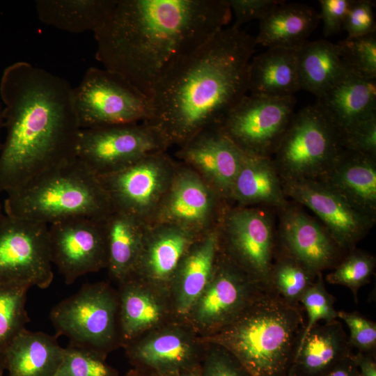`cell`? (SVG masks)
I'll use <instances>...</instances> for the list:
<instances>
[{
	"label": "cell",
	"mask_w": 376,
	"mask_h": 376,
	"mask_svg": "<svg viewBox=\"0 0 376 376\" xmlns=\"http://www.w3.org/2000/svg\"><path fill=\"white\" fill-rule=\"evenodd\" d=\"M230 19L227 0H117L94 33L95 58L149 96L171 68Z\"/></svg>",
	"instance_id": "1"
},
{
	"label": "cell",
	"mask_w": 376,
	"mask_h": 376,
	"mask_svg": "<svg viewBox=\"0 0 376 376\" xmlns=\"http://www.w3.org/2000/svg\"><path fill=\"white\" fill-rule=\"evenodd\" d=\"M0 97L6 130L0 193L17 191L77 159L81 127L67 80L17 61L2 73Z\"/></svg>",
	"instance_id": "2"
},
{
	"label": "cell",
	"mask_w": 376,
	"mask_h": 376,
	"mask_svg": "<svg viewBox=\"0 0 376 376\" xmlns=\"http://www.w3.org/2000/svg\"><path fill=\"white\" fill-rule=\"evenodd\" d=\"M256 46L254 37L234 24L219 31L153 86L147 123L178 146L205 128L219 127L249 92Z\"/></svg>",
	"instance_id": "3"
},
{
	"label": "cell",
	"mask_w": 376,
	"mask_h": 376,
	"mask_svg": "<svg viewBox=\"0 0 376 376\" xmlns=\"http://www.w3.org/2000/svg\"><path fill=\"white\" fill-rule=\"evenodd\" d=\"M304 327L299 307L268 288L207 340L229 352L251 376H285Z\"/></svg>",
	"instance_id": "4"
},
{
	"label": "cell",
	"mask_w": 376,
	"mask_h": 376,
	"mask_svg": "<svg viewBox=\"0 0 376 376\" xmlns=\"http://www.w3.org/2000/svg\"><path fill=\"white\" fill-rule=\"evenodd\" d=\"M5 214L51 224L70 218H102L111 210L97 177L77 159L9 193Z\"/></svg>",
	"instance_id": "5"
},
{
	"label": "cell",
	"mask_w": 376,
	"mask_h": 376,
	"mask_svg": "<svg viewBox=\"0 0 376 376\" xmlns=\"http://www.w3.org/2000/svg\"><path fill=\"white\" fill-rule=\"evenodd\" d=\"M56 336L103 357L121 345L118 294L104 282L85 283L51 310Z\"/></svg>",
	"instance_id": "6"
},
{
	"label": "cell",
	"mask_w": 376,
	"mask_h": 376,
	"mask_svg": "<svg viewBox=\"0 0 376 376\" xmlns=\"http://www.w3.org/2000/svg\"><path fill=\"white\" fill-rule=\"evenodd\" d=\"M343 150L338 130L315 104L294 113L272 159L282 180H318Z\"/></svg>",
	"instance_id": "7"
},
{
	"label": "cell",
	"mask_w": 376,
	"mask_h": 376,
	"mask_svg": "<svg viewBox=\"0 0 376 376\" xmlns=\"http://www.w3.org/2000/svg\"><path fill=\"white\" fill-rule=\"evenodd\" d=\"M81 129L147 123L150 98L116 72L91 67L74 88Z\"/></svg>",
	"instance_id": "8"
},
{
	"label": "cell",
	"mask_w": 376,
	"mask_h": 376,
	"mask_svg": "<svg viewBox=\"0 0 376 376\" xmlns=\"http://www.w3.org/2000/svg\"><path fill=\"white\" fill-rule=\"evenodd\" d=\"M267 208L228 205L219 235L221 252L256 282L269 288L276 231L274 214Z\"/></svg>",
	"instance_id": "9"
},
{
	"label": "cell",
	"mask_w": 376,
	"mask_h": 376,
	"mask_svg": "<svg viewBox=\"0 0 376 376\" xmlns=\"http://www.w3.org/2000/svg\"><path fill=\"white\" fill-rule=\"evenodd\" d=\"M171 146L157 127L147 123L81 129L77 159L96 176L119 171Z\"/></svg>",
	"instance_id": "10"
},
{
	"label": "cell",
	"mask_w": 376,
	"mask_h": 376,
	"mask_svg": "<svg viewBox=\"0 0 376 376\" xmlns=\"http://www.w3.org/2000/svg\"><path fill=\"white\" fill-rule=\"evenodd\" d=\"M177 164L166 151L160 152L116 172L97 177L113 210L127 213L148 225L169 188Z\"/></svg>",
	"instance_id": "11"
},
{
	"label": "cell",
	"mask_w": 376,
	"mask_h": 376,
	"mask_svg": "<svg viewBox=\"0 0 376 376\" xmlns=\"http://www.w3.org/2000/svg\"><path fill=\"white\" fill-rule=\"evenodd\" d=\"M48 225L4 214L0 219V285L41 289L54 279Z\"/></svg>",
	"instance_id": "12"
},
{
	"label": "cell",
	"mask_w": 376,
	"mask_h": 376,
	"mask_svg": "<svg viewBox=\"0 0 376 376\" xmlns=\"http://www.w3.org/2000/svg\"><path fill=\"white\" fill-rule=\"evenodd\" d=\"M295 105L294 95H246L219 128L244 153L272 157L295 113Z\"/></svg>",
	"instance_id": "13"
},
{
	"label": "cell",
	"mask_w": 376,
	"mask_h": 376,
	"mask_svg": "<svg viewBox=\"0 0 376 376\" xmlns=\"http://www.w3.org/2000/svg\"><path fill=\"white\" fill-rule=\"evenodd\" d=\"M266 288L219 249L212 276L187 316L196 328L211 335L233 321Z\"/></svg>",
	"instance_id": "14"
},
{
	"label": "cell",
	"mask_w": 376,
	"mask_h": 376,
	"mask_svg": "<svg viewBox=\"0 0 376 376\" xmlns=\"http://www.w3.org/2000/svg\"><path fill=\"white\" fill-rule=\"evenodd\" d=\"M228 205L196 172L178 162L169 188L149 224H173L203 235L219 226Z\"/></svg>",
	"instance_id": "15"
},
{
	"label": "cell",
	"mask_w": 376,
	"mask_h": 376,
	"mask_svg": "<svg viewBox=\"0 0 376 376\" xmlns=\"http://www.w3.org/2000/svg\"><path fill=\"white\" fill-rule=\"evenodd\" d=\"M102 218L74 217L48 225L52 262L66 284L107 267Z\"/></svg>",
	"instance_id": "16"
},
{
	"label": "cell",
	"mask_w": 376,
	"mask_h": 376,
	"mask_svg": "<svg viewBox=\"0 0 376 376\" xmlns=\"http://www.w3.org/2000/svg\"><path fill=\"white\" fill-rule=\"evenodd\" d=\"M281 180L285 196L310 209L347 253L375 224L320 180Z\"/></svg>",
	"instance_id": "17"
},
{
	"label": "cell",
	"mask_w": 376,
	"mask_h": 376,
	"mask_svg": "<svg viewBox=\"0 0 376 376\" xmlns=\"http://www.w3.org/2000/svg\"><path fill=\"white\" fill-rule=\"evenodd\" d=\"M281 249L315 274L334 268L345 257L327 228L297 205L276 210Z\"/></svg>",
	"instance_id": "18"
},
{
	"label": "cell",
	"mask_w": 376,
	"mask_h": 376,
	"mask_svg": "<svg viewBox=\"0 0 376 376\" xmlns=\"http://www.w3.org/2000/svg\"><path fill=\"white\" fill-rule=\"evenodd\" d=\"M244 155L217 127L201 130L175 152L178 162L196 172L228 204Z\"/></svg>",
	"instance_id": "19"
},
{
	"label": "cell",
	"mask_w": 376,
	"mask_h": 376,
	"mask_svg": "<svg viewBox=\"0 0 376 376\" xmlns=\"http://www.w3.org/2000/svg\"><path fill=\"white\" fill-rule=\"evenodd\" d=\"M124 347L135 369L152 376H177L200 366L204 355L194 338L178 327L155 331Z\"/></svg>",
	"instance_id": "20"
},
{
	"label": "cell",
	"mask_w": 376,
	"mask_h": 376,
	"mask_svg": "<svg viewBox=\"0 0 376 376\" xmlns=\"http://www.w3.org/2000/svg\"><path fill=\"white\" fill-rule=\"evenodd\" d=\"M201 235L173 224H147L139 256L129 278L155 288L169 285L181 260Z\"/></svg>",
	"instance_id": "21"
},
{
	"label": "cell",
	"mask_w": 376,
	"mask_h": 376,
	"mask_svg": "<svg viewBox=\"0 0 376 376\" xmlns=\"http://www.w3.org/2000/svg\"><path fill=\"white\" fill-rule=\"evenodd\" d=\"M318 180L356 210L376 220V157L343 149Z\"/></svg>",
	"instance_id": "22"
},
{
	"label": "cell",
	"mask_w": 376,
	"mask_h": 376,
	"mask_svg": "<svg viewBox=\"0 0 376 376\" xmlns=\"http://www.w3.org/2000/svg\"><path fill=\"white\" fill-rule=\"evenodd\" d=\"M220 249L219 226L200 236L181 260L170 283L175 311L187 316L210 281Z\"/></svg>",
	"instance_id": "23"
},
{
	"label": "cell",
	"mask_w": 376,
	"mask_h": 376,
	"mask_svg": "<svg viewBox=\"0 0 376 376\" xmlns=\"http://www.w3.org/2000/svg\"><path fill=\"white\" fill-rule=\"evenodd\" d=\"M317 98L315 104L339 133L356 122L376 115V79L348 72Z\"/></svg>",
	"instance_id": "24"
},
{
	"label": "cell",
	"mask_w": 376,
	"mask_h": 376,
	"mask_svg": "<svg viewBox=\"0 0 376 376\" xmlns=\"http://www.w3.org/2000/svg\"><path fill=\"white\" fill-rule=\"evenodd\" d=\"M286 198L272 157L245 154L231 189L229 204L278 210L288 204Z\"/></svg>",
	"instance_id": "25"
},
{
	"label": "cell",
	"mask_w": 376,
	"mask_h": 376,
	"mask_svg": "<svg viewBox=\"0 0 376 376\" xmlns=\"http://www.w3.org/2000/svg\"><path fill=\"white\" fill-rule=\"evenodd\" d=\"M57 337L26 328L3 351L10 376H54L63 357Z\"/></svg>",
	"instance_id": "26"
},
{
	"label": "cell",
	"mask_w": 376,
	"mask_h": 376,
	"mask_svg": "<svg viewBox=\"0 0 376 376\" xmlns=\"http://www.w3.org/2000/svg\"><path fill=\"white\" fill-rule=\"evenodd\" d=\"M319 13L306 4L282 1L260 20L256 45L267 48H299L317 28Z\"/></svg>",
	"instance_id": "27"
},
{
	"label": "cell",
	"mask_w": 376,
	"mask_h": 376,
	"mask_svg": "<svg viewBox=\"0 0 376 376\" xmlns=\"http://www.w3.org/2000/svg\"><path fill=\"white\" fill-rule=\"evenodd\" d=\"M300 90L297 49L268 48L251 61L249 92L251 95L285 97Z\"/></svg>",
	"instance_id": "28"
},
{
	"label": "cell",
	"mask_w": 376,
	"mask_h": 376,
	"mask_svg": "<svg viewBox=\"0 0 376 376\" xmlns=\"http://www.w3.org/2000/svg\"><path fill=\"white\" fill-rule=\"evenodd\" d=\"M119 323L121 345L139 338L166 315V304L150 285L133 278L120 283Z\"/></svg>",
	"instance_id": "29"
},
{
	"label": "cell",
	"mask_w": 376,
	"mask_h": 376,
	"mask_svg": "<svg viewBox=\"0 0 376 376\" xmlns=\"http://www.w3.org/2000/svg\"><path fill=\"white\" fill-rule=\"evenodd\" d=\"M102 223L107 243V268L111 277L121 283L134 268L147 224L113 209L102 219Z\"/></svg>",
	"instance_id": "30"
},
{
	"label": "cell",
	"mask_w": 376,
	"mask_h": 376,
	"mask_svg": "<svg viewBox=\"0 0 376 376\" xmlns=\"http://www.w3.org/2000/svg\"><path fill=\"white\" fill-rule=\"evenodd\" d=\"M350 347L338 320L318 323L297 350L293 362L305 375L320 376L351 356Z\"/></svg>",
	"instance_id": "31"
},
{
	"label": "cell",
	"mask_w": 376,
	"mask_h": 376,
	"mask_svg": "<svg viewBox=\"0 0 376 376\" xmlns=\"http://www.w3.org/2000/svg\"><path fill=\"white\" fill-rule=\"evenodd\" d=\"M117 0H37L42 23L73 33H95L105 22Z\"/></svg>",
	"instance_id": "32"
},
{
	"label": "cell",
	"mask_w": 376,
	"mask_h": 376,
	"mask_svg": "<svg viewBox=\"0 0 376 376\" xmlns=\"http://www.w3.org/2000/svg\"><path fill=\"white\" fill-rule=\"evenodd\" d=\"M297 56L301 89L317 97L348 73L338 45L329 40H307Z\"/></svg>",
	"instance_id": "33"
},
{
	"label": "cell",
	"mask_w": 376,
	"mask_h": 376,
	"mask_svg": "<svg viewBox=\"0 0 376 376\" xmlns=\"http://www.w3.org/2000/svg\"><path fill=\"white\" fill-rule=\"evenodd\" d=\"M318 274L281 248L274 258L269 288L288 304L298 306L302 295L313 284Z\"/></svg>",
	"instance_id": "34"
},
{
	"label": "cell",
	"mask_w": 376,
	"mask_h": 376,
	"mask_svg": "<svg viewBox=\"0 0 376 376\" xmlns=\"http://www.w3.org/2000/svg\"><path fill=\"white\" fill-rule=\"evenodd\" d=\"M31 287L25 284L0 285V352L30 321L26 309V297Z\"/></svg>",
	"instance_id": "35"
},
{
	"label": "cell",
	"mask_w": 376,
	"mask_h": 376,
	"mask_svg": "<svg viewBox=\"0 0 376 376\" xmlns=\"http://www.w3.org/2000/svg\"><path fill=\"white\" fill-rule=\"evenodd\" d=\"M336 44L349 73L364 79H376V33L346 38Z\"/></svg>",
	"instance_id": "36"
},
{
	"label": "cell",
	"mask_w": 376,
	"mask_h": 376,
	"mask_svg": "<svg viewBox=\"0 0 376 376\" xmlns=\"http://www.w3.org/2000/svg\"><path fill=\"white\" fill-rule=\"evenodd\" d=\"M375 267V257L368 252L357 250L348 252L341 261L327 274L328 283L349 288L357 299L359 289L368 283Z\"/></svg>",
	"instance_id": "37"
},
{
	"label": "cell",
	"mask_w": 376,
	"mask_h": 376,
	"mask_svg": "<svg viewBox=\"0 0 376 376\" xmlns=\"http://www.w3.org/2000/svg\"><path fill=\"white\" fill-rule=\"evenodd\" d=\"M105 358L86 349L69 345L54 376H117Z\"/></svg>",
	"instance_id": "38"
},
{
	"label": "cell",
	"mask_w": 376,
	"mask_h": 376,
	"mask_svg": "<svg viewBox=\"0 0 376 376\" xmlns=\"http://www.w3.org/2000/svg\"><path fill=\"white\" fill-rule=\"evenodd\" d=\"M300 303L307 313V322L297 350L301 346L310 330L320 321L330 322L338 318L334 297L327 291L322 273L302 295ZM297 351V350H296Z\"/></svg>",
	"instance_id": "39"
},
{
	"label": "cell",
	"mask_w": 376,
	"mask_h": 376,
	"mask_svg": "<svg viewBox=\"0 0 376 376\" xmlns=\"http://www.w3.org/2000/svg\"><path fill=\"white\" fill-rule=\"evenodd\" d=\"M339 135L343 149L376 157V115L350 125Z\"/></svg>",
	"instance_id": "40"
},
{
	"label": "cell",
	"mask_w": 376,
	"mask_h": 376,
	"mask_svg": "<svg viewBox=\"0 0 376 376\" xmlns=\"http://www.w3.org/2000/svg\"><path fill=\"white\" fill-rule=\"evenodd\" d=\"M213 345L203 355L200 376H251L229 352Z\"/></svg>",
	"instance_id": "41"
},
{
	"label": "cell",
	"mask_w": 376,
	"mask_h": 376,
	"mask_svg": "<svg viewBox=\"0 0 376 376\" xmlns=\"http://www.w3.org/2000/svg\"><path fill=\"white\" fill-rule=\"evenodd\" d=\"M338 318L348 327L350 346L368 353L376 346V324L357 312L338 311Z\"/></svg>",
	"instance_id": "42"
},
{
	"label": "cell",
	"mask_w": 376,
	"mask_h": 376,
	"mask_svg": "<svg viewBox=\"0 0 376 376\" xmlns=\"http://www.w3.org/2000/svg\"><path fill=\"white\" fill-rule=\"evenodd\" d=\"M374 6L373 1L352 0L343 26V29L347 33V38H357L376 33Z\"/></svg>",
	"instance_id": "43"
},
{
	"label": "cell",
	"mask_w": 376,
	"mask_h": 376,
	"mask_svg": "<svg viewBox=\"0 0 376 376\" xmlns=\"http://www.w3.org/2000/svg\"><path fill=\"white\" fill-rule=\"evenodd\" d=\"M280 0H227L235 16L234 25L240 27L246 22L263 19Z\"/></svg>",
	"instance_id": "44"
},
{
	"label": "cell",
	"mask_w": 376,
	"mask_h": 376,
	"mask_svg": "<svg viewBox=\"0 0 376 376\" xmlns=\"http://www.w3.org/2000/svg\"><path fill=\"white\" fill-rule=\"evenodd\" d=\"M352 0H320V19L323 23L326 37L338 33L343 29V23Z\"/></svg>",
	"instance_id": "45"
},
{
	"label": "cell",
	"mask_w": 376,
	"mask_h": 376,
	"mask_svg": "<svg viewBox=\"0 0 376 376\" xmlns=\"http://www.w3.org/2000/svg\"><path fill=\"white\" fill-rule=\"evenodd\" d=\"M320 376H360L352 355L340 361Z\"/></svg>",
	"instance_id": "46"
},
{
	"label": "cell",
	"mask_w": 376,
	"mask_h": 376,
	"mask_svg": "<svg viewBox=\"0 0 376 376\" xmlns=\"http://www.w3.org/2000/svg\"><path fill=\"white\" fill-rule=\"evenodd\" d=\"M352 359L355 362L360 376H376V363L367 353L359 352Z\"/></svg>",
	"instance_id": "47"
},
{
	"label": "cell",
	"mask_w": 376,
	"mask_h": 376,
	"mask_svg": "<svg viewBox=\"0 0 376 376\" xmlns=\"http://www.w3.org/2000/svg\"><path fill=\"white\" fill-rule=\"evenodd\" d=\"M177 376H200V366L182 373Z\"/></svg>",
	"instance_id": "48"
},
{
	"label": "cell",
	"mask_w": 376,
	"mask_h": 376,
	"mask_svg": "<svg viewBox=\"0 0 376 376\" xmlns=\"http://www.w3.org/2000/svg\"><path fill=\"white\" fill-rule=\"evenodd\" d=\"M125 376H152V375H150L145 372H143V371H141L139 370H137V369H132L131 370H130L126 375Z\"/></svg>",
	"instance_id": "49"
},
{
	"label": "cell",
	"mask_w": 376,
	"mask_h": 376,
	"mask_svg": "<svg viewBox=\"0 0 376 376\" xmlns=\"http://www.w3.org/2000/svg\"><path fill=\"white\" fill-rule=\"evenodd\" d=\"M5 370L3 353L0 352V376L3 375V372Z\"/></svg>",
	"instance_id": "50"
},
{
	"label": "cell",
	"mask_w": 376,
	"mask_h": 376,
	"mask_svg": "<svg viewBox=\"0 0 376 376\" xmlns=\"http://www.w3.org/2000/svg\"><path fill=\"white\" fill-rule=\"evenodd\" d=\"M3 124V109L1 104H0V130ZM2 144L0 142V151L1 150Z\"/></svg>",
	"instance_id": "51"
},
{
	"label": "cell",
	"mask_w": 376,
	"mask_h": 376,
	"mask_svg": "<svg viewBox=\"0 0 376 376\" xmlns=\"http://www.w3.org/2000/svg\"><path fill=\"white\" fill-rule=\"evenodd\" d=\"M3 207L1 205V203L0 202V219L4 215V214L2 212Z\"/></svg>",
	"instance_id": "52"
},
{
	"label": "cell",
	"mask_w": 376,
	"mask_h": 376,
	"mask_svg": "<svg viewBox=\"0 0 376 376\" xmlns=\"http://www.w3.org/2000/svg\"><path fill=\"white\" fill-rule=\"evenodd\" d=\"M285 376H291V375H285Z\"/></svg>",
	"instance_id": "53"
}]
</instances>
